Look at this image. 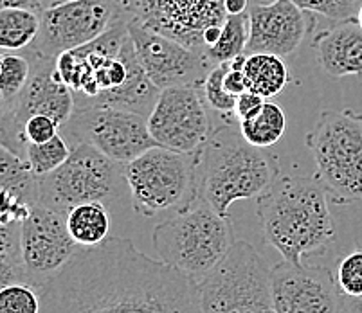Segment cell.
Wrapping results in <instances>:
<instances>
[{"label": "cell", "mask_w": 362, "mask_h": 313, "mask_svg": "<svg viewBox=\"0 0 362 313\" xmlns=\"http://www.w3.org/2000/svg\"><path fill=\"white\" fill-rule=\"evenodd\" d=\"M31 60V78L24 92L11 108L13 130L25 144L24 124L33 115H49L64 126L74 114L76 103L71 88L56 72V58H45L33 51H24ZM28 146V144H25Z\"/></svg>", "instance_id": "ac0fdd59"}, {"label": "cell", "mask_w": 362, "mask_h": 313, "mask_svg": "<svg viewBox=\"0 0 362 313\" xmlns=\"http://www.w3.org/2000/svg\"><path fill=\"white\" fill-rule=\"evenodd\" d=\"M31 60L21 52H6L2 72H0V92L4 95L9 108L16 103L31 78Z\"/></svg>", "instance_id": "4316f807"}, {"label": "cell", "mask_w": 362, "mask_h": 313, "mask_svg": "<svg viewBox=\"0 0 362 313\" xmlns=\"http://www.w3.org/2000/svg\"><path fill=\"white\" fill-rule=\"evenodd\" d=\"M13 283H29L21 254H0V290Z\"/></svg>", "instance_id": "d6a6232c"}, {"label": "cell", "mask_w": 362, "mask_h": 313, "mask_svg": "<svg viewBox=\"0 0 362 313\" xmlns=\"http://www.w3.org/2000/svg\"><path fill=\"white\" fill-rule=\"evenodd\" d=\"M56 2H60V0H0V8H24L42 15Z\"/></svg>", "instance_id": "d590c367"}, {"label": "cell", "mask_w": 362, "mask_h": 313, "mask_svg": "<svg viewBox=\"0 0 362 313\" xmlns=\"http://www.w3.org/2000/svg\"><path fill=\"white\" fill-rule=\"evenodd\" d=\"M226 0H121L128 20L206 52L207 29L223 25Z\"/></svg>", "instance_id": "7c38bea8"}, {"label": "cell", "mask_w": 362, "mask_h": 313, "mask_svg": "<svg viewBox=\"0 0 362 313\" xmlns=\"http://www.w3.org/2000/svg\"><path fill=\"white\" fill-rule=\"evenodd\" d=\"M0 254H21V223H0Z\"/></svg>", "instance_id": "e575fe53"}, {"label": "cell", "mask_w": 362, "mask_h": 313, "mask_svg": "<svg viewBox=\"0 0 362 313\" xmlns=\"http://www.w3.org/2000/svg\"><path fill=\"white\" fill-rule=\"evenodd\" d=\"M60 124L49 115H33L24 124L25 144H42L60 134Z\"/></svg>", "instance_id": "1f68e13d"}, {"label": "cell", "mask_w": 362, "mask_h": 313, "mask_svg": "<svg viewBox=\"0 0 362 313\" xmlns=\"http://www.w3.org/2000/svg\"><path fill=\"white\" fill-rule=\"evenodd\" d=\"M227 67H229V61H223L213 67V71L207 74L206 81L202 85V95L204 101L209 108H213L215 112H218L223 117H229L231 114H235L236 107V95L229 94L223 87V78H226Z\"/></svg>", "instance_id": "83f0119b"}, {"label": "cell", "mask_w": 362, "mask_h": 313, "mask_svg": "<svg viewBox=\"0 0 362 313\" xmlns=\"http://www.w3.org/2000/svg\"><path fill=\"white\" fill-rule=\"evenodd\" d=\"M342 313H362V295L361 297L342 295Z\"/></svg>", "instance_id": "74e56055"}, {"label": "cell", "mask_w": 362, "mask_h": 313, "mask_svg": "<svg viewBox=\"0 0 362 313\" xmlns=\"http://www.w3.org/2000/svg\"><path fill=\"white\" fill-rule=\"evenodd\" d=\"M315 28V15L292 0H272L249 6V42L245 54L269 52L291 56Z\"/></svg>", "instance_id": "e0dca14e"}, {"label": "cell", "mask_w": 362, "mask_h": 313, "mask_svg": "<svg viewBox=\"0 0 362 313\" xmlns=\"http://www.w3.org/2000/svg\"><path fill=\"white\" fill-rule=\"evenodd\" d=\"M128 31L141 67L160 90L170 87L202 88L207 74L215 67L206 52L186 47L137 22L128 20Z\"/></svg>", "instance_id": "4fadbf2b"}, {"label": "cell", "mask_w": 362, "mask_h": 313, "mask_svg": "<svg viewBox=\"0 0 362 313\" xmlns=\"http://www.w3.org/2000/svg\"><path fill=\"white\" fill-rule=\"evenodd\" d=\"M0 191H11L31 206L38 202V177L28 160L0 144Z\"/></svg>", "instance_id": "603a6c76"}, {"label": "cell", "mask_w": 362, "mask_h": 313, "mask_svg": "<svg viewBox=\"0 0 362 313\" xmlns=\"http://www.w3.org/2000/svg\"><path fill=\"white\" fill-rule=\"evenodd\" d=\"M72 148L64 135L58 134L51 141L42 144H31L25 146V160L31 166L33 173L40 179L45 175L52 173L69 159Z\"/></svg>", "instance_id": "484cf974"}, {"label": "cell", "mask_w": 362, "mask_h": 313, "mask_svg": "<svg viewBox=\"0 0 362 313\" xmlns=\"http://www.w3.org/2000/svg\"><path fill=\"white\" fill-rule=\"evenodd\" d=\"M357 22L361 24V28H362V6L358 8V11H357Z\"/></svg>", "instance_id": "f35d334b"}, {"label": "cell", "mask_w": 362, "mask_h": 313, "mask_svg": "<svg viewBox=\"0 0 362 313\" xmlns=\"http://www.w3.org/2000/svg\"><path fill=\"white\" fill-rule=\"evenodd\" d=\"M199 313H276L271 268L247 242H235L226 258L195 281Z\"/></svg>", "instance_id": "ba28073f"}, {"label": "cell", "mask_w": 362, "mask_h": 313, "mask_svg": "<svg viewBox=\"0 0 362 313\" xmlns=\"http://www.w3.org/2000/svg\"><path fill=\"white\" fill-rule=\"evenodd\" d=\"M38 290L40 313H199L195 281L128 238L78 247Z\"/></svg>", "instance_id": "6da1fadb"}, {"label": "cell", "mask_w": 362, "mask_h": 313, "mask_svg": "<svg viewBox=\"0 0 362 313\" xmlns=\"http://www.w3.org/2000/svg\"><path fill=\"white\" fill-rule=\"evenodd\" d=\"M247 42H249V11L242 15H227L218 42L207 49L206 54L215 65L233 61L238 56L245 54Z\"/></svg>", "instance_id": "d4e9b609"}, {"label": "cell", "mask_w": 362, "mask_h": 313, "mask_svg": "<svg viewBox=\"0 0 362 313\" xmlns=\"http://www.w3.org/2000/svg\"><path fill=\"white\" fill-rule=\"evenodd\" d=\"M71 148L88 144L112 160L128 164L141 153L159 146L148 130L146 117L114 107L76 108L60 128Z\"/></svg>", "instance_id": "30bf717a"}, {"label": "cell", "mask_w": 362, "mask_h": 313, "mask_svg": "<svg viewBox=\"0 0 362 313\" xmlns=\"http://www.w3.org/2000/svg\"><path fill=\"white\" fill-rule=\"evenodd\" d=\"M199 153H180L153 146L124 164V180L136 213L157 216L182 211L200 200Z\"/></svg>", "instance_id": "52a82bcc"}, {"label": "cell", "mask_w": 362, "mask_h": 313, "mask_svg": "<svg viewBox=\"0 0 362 313\" xmlns=\"http://www.w3.org/2000/svg\"><path fill=\"white\" fill-rule=\"evenodd\" d=\"M265 98H262L259 94L247 90L243 94H240L236 98V107H235V115L240 121L252 119L255 115H258L262 112L263 105H265Z\"/></svg>", "instance_id": "836d02e7"}, {"label": "cell", "mask_w": 362, "mask_h": 313, "mask_svg": "<svg viewBox=\"0 0 362 313\" xmlns=\"http://www.w3.org/2000/svg\"><path fill=\"white\" fill-rule=\"evenodd\" d=\"M287 128V117L278 103L265 101L262 112L255 115L252 119L240 121V131L243 139L256 148H271L285 134Z\"/></svg>", "instance_id": "cb8c5ba5"}, {"label": "cell", "mask_w": 362, "mask_h": 313, "mask_svg": "<svg viewBox=\"0 0 362 313\" xmlns=\"http://www.w3.org/2000/svg\"><path fill=\"white\" fill-rule=\"evenodd\" d=\"M56 72L74 94L76 108H123L148 119L160 94L137 60L128 18L90 44L58 56Z\"/></svg>", "instance_id": "7a4b0ae2"}, {"label": "cell", "mask_w": 362, "mask_h": 313, "mask_svg": "<svg viewBox=\"0 0 362 313\" xmlns=\"http://www.w3.org/2000/svg\"><path fill=\"white\" fill-rule=\"evenodd\" d=\"M263 240L285 261L303 263V256L325 252L335 240L330 199L312 177L278 175L258 196Z\"/></svg>", "instance_id": "3957f363"}, {"label": "cell", "mask_w": 362, "mask_h": 313, "mask_svg": "<svg viewBox=\"0 0 362 313\" xmlns=\"http://www.w3.org/2000/svg\"><path fill=\"white\" fill-rule=\"evenodd\" d=\"M123 18L128 16L121 0H60L40 15V31L29 51L58 58L90 44Z\"/></svg>", "instance_id": "8fae6325"}, {"label": "cell", "mask_w": 362, "mask_h": 313, "mask_svg": "<svg viewBox=\"0 0 362 313\" xmlns=\"http://www.w3.org/2000/svg\"><path fill=\"white\" fill-rule=\"evenodd\" d=\"M278 175L274 155L247 143L240 126L227 123L211 131L200 151V199L220 216L231 218L233 203L258 199Z\"/></svg>", "instance_id": "277c9868"}, {"label": "cell", "mask_w": 362, "mask_h": 313, "mask_svg": "<svg viewBox=\"0 0 362 313\" xmlns=\"http://www.w3.org/2000/svg\"><path fill=\"white\" fill-rule=\"evenodd\" d=\"M2 64H4V54L0 52V72H2Z\"/></svg>", "instance_id": "ab89813d"}, {"label": "cell", "mask_w": 362, "mask_h": 313, "mask_svg": "<svg viewBox=\"0 0 362 313\" xmlns=\"http://www.w3.org/2000/svg\"><path fill=\"white\" fill-rule=\"evenodd\" d=\"M151 242L159 259L197 281L226 258L236 240L231 218L220 216L200 199L159 223Z\"/></svg>", "instance_id": "5b68a950"}, {"label": "cell", "mask_w": 362, "mask_h": 313, "mask_svg": "<svg viewBox=\"0 0 362 313\" xmlns=\"http://www.w3.org/2000/svg\"><path fill=\"white\" fill-rule=\"evenodd\" d=\"M78 247L67 229V214L51 207L36 202L21 223V258L36 288L60 272Z\"/></svg>", "instance_id": "9a60e30c"}, {"label": "cell", "mask_w": 362, "mask_h": 313, "mask_svg": "<svg viewBox=\"0 0 362 313\" xmlns=\"http://www.w3.org/2000/svg\"><path fill=\"white\" fill-rule=\"evenodd\" d=\"M305 144L314 157V179L330 202L362 200V114L350 108L321 112Z\"/></svg>", "instance_id": "8992f818"}, {"label": "cell", "mask_w": 362, "mask_h": 313, "mask_svg": "<svg viewBox=\"0 0 362 313\" xmlns=\"http://www.w3.org/2000/svg\"><path fill=\"white\" fill-rule=\"evenodd\" d=\"M121 179L124 164L88 144H78L58 170L38 179V203L67 214L81 203L112 199Z\"/></svg>", "instance_id": "9c48e42d"}, {"label": "cell", "mask_w": 362, "mask_h": 313, "mask_svg": "<svg viewBox=\"0 0 362 313\" xmlns=\"http://www.w3.org/2000/svg\"><path fill=\"white\" fill-rule=\"evenodd\" d=\"M292 2L305 11L325 16V18L334 22L354 18L355 13L361 8L358 6L361 0H292Z\"/></svg>", "instance_id": "4dcf8cb0"}, {"label": "cell", "mask_w": 362, "mask_h": 313, "mask_svg": "<svg viewBox=\"0 0 362 313\" xmlns=\"http://www.w3.org/2000/svg\"><path fill=\"white\" fill-rule=\"evenodd\" d=\"M40 31V13L24 8H0V52H24Z\"/></svg>", "instance_id": "44dd1931"}, {"label": "cell", "mask_w": 362, "mask_h": 313, "mask_svg": "<svg viewBox=\"0 0 362 313\" xmlns=\"http://www.w3.org/2000/svg\"><path fill=\"white\" fill-rule=\"evenodd\" d=\"M276 313H342V292L327 266L283 259L271 268Z\"/></svg>", "instance_id": "2e32d148"}, {"label": "cell", "mask_w": 362, "mask_h": 313, "mask_svg": "<svg viewBox=\"0 0 362 313\" xmlns=\"http://www.w3.org/2000/svg\"><path fill=\"white\" fill-rule=\"evenodd\" d=\"M226 6L227 15H242V13L249 11V0H226L223 2Z\"/></svg>", "instance_id": "8d00e7d4"}, {"label": "cell", "mask_w": 362, "mask_h": 313, "mask_svg": "<svg viewBox=\"0 0 362 313\" xmlns=\"http://www.w3.org/2000/svg\"><path fill=\"white\" fill-rule=\"evenodd\" d=\"M148 130L159 146L180 153H199L211 137V123L200 88H163L148 115Z\"/></svg>", "instance_id": "5bb4252c"}, {"label": "cell", "mask_w": 362, "mask_h": 313, "mask_svg": "<svg viewBox=\"0 0 362 313\" xmlns=\"http://www.w3.org/2000/svg\"><path fill=\"white\" fill-rule=\"evenodd\" d=\"M312 49L319 67L332 80L362 76V28L355 16L317 33Z\"/></svg>", "instance_id": "d6986e66"}, {"label": "cell", "mask_w": 362, "mask_h": 313, "mask_svg": "<svg viewBox=\"0 0 362 313\" xmlns=\"http://www.w3.org/2000/svg\"><path fill=\"white\" fill-rule=\"evenodd\" d=\"M335 281L346 297H361L362 295V249L348 252L335 270Z\"/></svg>", "instance_id": "f546056e"}, {"label": "cell", "mask_w": 362, "mask_h": 313, "mask_svg": "<svg viewBox=\"0 0 362 313\" xmlns=\"http://www.w3.org/2000/svg\"><path fill=\"white\" fill-rule=\"evenodd\" d=\"M0 313H40V290L31 283H13L0 290Z\"/></svg>", "instance_id": "f1b7e54d"}, {"label": "cell", "mask_w": 362, "mask_h": 313, "mask_svg": "<svg viewBox=\"0 0 362 313\" xmlns=\"http://www.w3.org/2000/svg\"><path fill=\"white\" fill-rule=\"evenodd\" d=\"M67 229L80 247L103 243L110 232V216L103 202H87L67 213Z\"/></svg>", "instance_id": "7402d4cb"}, {"label": "cell", "mask_w": 362, "mask_h": 313, "mask_svg": "<svg viewBox=\"0 0 362 313\" xmlns=\"http://www.w3.org/2000/svg\"><path fill=\"white\" fill-rule=\"evenodd\" d=\"M247 90L259 94L265 100H271L281 94L291 83V71L281 56L269 52H252L245 56L243 61Z\"/></svg>", "instance_id": "ffe728a7"}]
</instances>
